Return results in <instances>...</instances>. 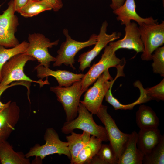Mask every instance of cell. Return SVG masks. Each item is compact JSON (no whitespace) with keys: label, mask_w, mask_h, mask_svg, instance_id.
<instances>
[{"label":"cell","mask_w":164,"mask_h":164,"mask_svg":"<svg viewBox=\"0 0 164 164\" xmlns=\"http://www.w3.org/2000/svg\"><path fill=\"white\" fill-rule=\"evenodd\" d=\"M35 60L36 59L33 57L24 53L16 55L10 59L2 68L0 88L15 81L36 83L39 84L41 87L45 84H49L47 77L44 81L42 79L36 81L32 80L25 74L24 68L26 63L29 61Z\"/></svg>","instance_id":"obj_1"},{"label":"cell","mask_w":164,"mask_h":164,"mask_svg":"<svg viewBox=\"0 0 164 164\" xmlns=\"http://www.w3.org/2000/svg\"><path fill=\"white\" fill-rule=\"evenodd\" d=\"M78 114L77 118L64 123L61 128L63 133L68 134L74 129H79L88 132L102 141H108L105 127L98 125L95 122L93 114L80 102L78 107Z\"/></svg>","instance_id":"obj_2"},{"label":"cell","mask_w":164,"mask_h":164,"mask_svg":"<svg viewBox=\"0 0 164 164\" xmlns=\"http://www.w3.org/2000/svg\"><path fill=\"white\" fill-rule=\"evenodd\" d=\"M50 90L56 94L57 101L63 106L66 121L75 118L78 114L80 97L85 92L82 89L81 80L76 81L67 87H50Z\"/></svg>","instance_id":"obj_3"},{"label":"cell","mask_w":164,"mask_h":164,"mask_svg":"<svg viewBox=\"0 0 164 164\" xmlns=\"http://www.w3.org/2000/svg\"><path fill=\"white\" fill-rule=\"evenodd\" d=\"M44 139L46 141L45 144L42 145L36 144L25 155L26 157L29 158L34 156L42 160L48 155L57 154L60 155H65L70 160L71 155L67 142L61 140L54 128H50L46 129Z\"/></svg>","instance_id":"obj_4"},{"label":"cell","mask_w":164,"mask_h":164,"mask_svg":"<svg viewBox=\"0 0 164 164\" xmlns=\"http://www.w3.org/2000/svg\"><path fill=\"white\" fill-rule=\"evenodd\" d=\"M63 33L66 37V40L61 43L57 50V55L53 66H60L63 64L69 66L74 70L75 68L73 65L75 63V55L82 49L95 45L97 41V35L93 34L88 40L80 42L72 39L67 29H64Z\"/></svg>","instance_id":"obj_5"},{"label":"cell","mask_w":164,"mask_h":164,"mask_svg":"<svg viewBox=\"0 0 164 164\" xmlns=\"http://www.w3.org/2000/svg\"><path fill=\"white\" fill-rule=\"evenodd\" d=\"M115 79H113L108 69L107 70L99 77L93 85L85 91L83 100L80 102L92 114H96L102 104L106 94Z\"/></svg>","instance_id":"obj_6"},{"label":"cell","mask_w":164,"mask_h":164,"mask_svg":"<svg viewBox=\"0 0 164 164\" xmlns=\"http://www.w3.org/2000/svg\"><path fill=\"white\" fill-rule=\"evenodd\" d=\"M107 108V106L102 104L96 114L104 125L109 144L118 160L125 148L130 134L124 133L119 129L108 113Z\"/></svg>","instance_id":"obj_7"},{"label":"cell","mask_w":164,"mask_h":164,"mask_svg":"<svg viewBox=\"0 0 164 164\" xmlns=\"http://www.w3.org/2000/svg\"><path fill=\"white\" fill-rule=\"evenodd\" d=\"M28 38V45L24 53L34 58L40 65L49 68L50 63L55 62L56 58L50 54L48 48L57 46L59 40L50 42L44 35L39 33L29 34Z\"/></svg>","instance_id":"obj_8"},{"label":"cell","mask_w":164,"mask_h":164,"mask_svg":"<svg viewBox=\"0 0 164 164\" xmlns=\"http://www.w3.org/2000/svg\"><path fill=\"white\" fill-rule=\"evenodd\" d=\"M138 27L144 46L141 58L143 60H152L154 51L164 43V21L160 24L143 23Z\"/></svg>","instance_id":"obj_9"},{"label":"cell","mask_w":164,"mask_h":164,"mask_svg":"<svg viewBox=\"0 0 164 164\" xmlns=\"http://www.w3.org/2000/svg\"><path fill=\"white\" fill-rule=\"evenodd\" d=\"M115 51L109 44L104 47L99 61L94 63L81 80L82 89L85 92L104 71L112 67H119L121 60L117 57Z\"/></svg>","instance_id":"obj_10"},{"label":"cell","mask_w":164,"mask_h":164,"mask_svg":"<svg viewBox=\"0 0 164 164\" xmlns=\"http://www.w3.org/2000/svg\"><path fill=\"white\" fill-rule=\"evenodd\" d=\"M108 26L107 21H105L102 24L94 47L79 56L78 61L80 63V71H83L86 68L90 67L91 61L108 43L120 38V35L116 32L108 34L106 33Z\"/></svg>","instance_id":"obj_11"},{"label":"cell","mask_w":164,"mask_h":164,"mask_svg":"<svg viewBox=\"0 0 164 164\" xmlns=\"http://www.w3.org/2000/svg\"><path fill=\"white\" fill-rule=\"evenodd\" d=\"M125 26L124 37L116 41L111 42L109 43V44L115 51L119 49L123 48L133 49L137 53H142L144 46L137 24L131 22Z\"/></svg>","instance_id":"obj_12"},{"label":"cell","mask_w":164,"mask_h":164,"mask_svg":"<svg viewBox=\"0 0 164 164\" xmlns=\"http://www.w3.org/2000/svg\"><path fill=\"white\" fill-rule=\"evenodd\" d=\"M20 110L15 102L0 111V143L6 141L19 118Z\"/></svg>","instance_id":"obj_13"},{"label":"cell","mask_w":164,"mask_h":164,"mask_svg":"<svg viewBox=\"0 0 164 164\" xmlns=\"http://www.w3.org/2000/svg\"><path fill=\"white\" fill-rule=\"evenodd\" d=\"M35 69L36 71L38 78L42 79L49 76H52L57 81L58 86L61 87H68L76 81L81 80L84 75L76 74L66 70H53L39 64Z\"/></svg>","instance_id":"obj_14"},{"label":"cell","mask_w":164,"mask_h":164,"mask_svg":"<svg viewBox=\"0 0 164 164\" xmlns=\"http://www.w3.org/2000/svg\"><path fill=\"white\" fill-rule=\"evenodd\" d=\"M117 16V19L121 22L122 25H125L133 20L139 25L143 23L155 24L158 23L157 19H154L152 17L143 18L137 13L134 0H126L123 4L117 10L113 11Z\"/></svg>","instance_id":"obj_15"},{"label":"cell","mask_w":164,"mask_h":164,"mask_svg":"<svg viewBox=\"0 0 164 164\" xmlns=\"http://www.w3.org/2000/svg\"><path fill=\"white\" fill-rule=\"evenodd\" d=\"M138 133L135 131L130 134L125 148L117 164H142L144 155L137 146Z\"/></svg>","instance_id":"obj_16"},{"label":"cell","mask_w":164,"mask_h":164,"mask_svg":"<svg viewBox=\"0 0 164 164\" xmlns=\"http://www.w3.org/2000/svg\"><path fill=\"white\" fill-rule=\"evenodd\" d=\"M138 134L137 146L144 155L152 150L162 136L158 128L140 129Z\"/></svg>","instance_id":"obj_17"},{"label":"cell","mask_w":164,"mask_h":164,"mask_svg":"<svg viewBox=\"0 0 164 164\" xmlns=\"http://www.w3.org/2000/svg\"><path fill=\"white\" fill-rule=\"evenodd\" d=\"M136 124L140 129L158 128L159 118L156 113L149 106L141 105L136 113Z\"/></svg>","instance_id":"obj_18"},{"label":"cell","mask_w":164,"mask_h":164,"mask_svg":"<svg viewBox=\"0 0 164 164\" xmlns=\"http://www.w3.org/2000/svg\"><path fill=\"white\" fill-rule=\"evenodd\" d=\"M134 85L138 87L140 91V96L135 101L128 104H121L113 96L111 92L112 86L110 87L106 94L104 97L106 101L112 105L115 110H127L132 109L135 106L151 100L147 95L145 89L143 88L141 83L139 81L135 82Z\"/></svg>","instance_id":"obj_19"},{"label":"cell","mask_w":164,"mask_h":164,"mask_svg":"<svg viewBox=\"0 0 164 164\" xmlns=\"http://www.w3.org/2000/svg\"><path fill=\"white\" fill-rule=\"evenodd\" d=\"M2 164H30V160L22 152H16L6 141L0 143Z\"/></svg>","instance_id":"obj_20"},{"label":"cell","mask_w":164,"mask_h":164,"mask_svg":"<svg viewBox=\"0 0 164 164\" xmlns=\"http://www.w3.org/2000/svg\"><path fill=\"white\" fill-rule=\"evenodd\" d=\"M70 134L66 138L71 155L70 164H73L79 152L88 142L91 135L85 131L81 134L76 133L73 132Z\"/></svg>","instance_id":"obj_21"},{"label":"cell","mask_w":164,"mask_h":164,"mask_svg":"<svg viewBox=\"0 0 164 164\" xmlns=\"http://www.w3.org/2000/svg\"><path fill=\"white\" fill-rule=\"evenodd\" d=\"M102 141L92 135L86 145L81 150L73 164H88L90 160L97 153Z\"/></svg>","instance_id":"obj_22"},{"label":"cell","mask_w":164,"mask_h":164,"mask_svg":"<svg viewBox=\"0 0 164 164\" xmlns=\"http://www.w3.org/2000/svg\"><path fill=\"white\" fill-rule=\"evenodd\" d=\"M7 9L0 15V26L11 34L15 35L19 25L18 18L15 14L16 12L13 0L8 4Z\"/></svg>","instance_id":"obj_23"},{"label":"cell","mask_w":164,"mask_h":164,"mask_svg":"<svg viewBox=\"0 0 164 164\" xmlns=\"http://www.w3.org/2000/svg\"><path fill=\"white\" fill-rule=\"evenodd\" d=\"M52 9V5L47 2L39 0H28L18 12L25 17H31Z\"/></svg>","instance_id":"obj_24"},{"label":"cell","mask_w":164,"mask_h":164,"mask_svg":"<svg viewBox=\"0 0 164 164\" xmlns=\"http://www.w3.org/2000/svg\"><path fill=\"white\" fill-rule=\"evenodd\" d=\"M28 45V42L24 41L13 47L7 48L0 46V82L2 79L1 70L4 64L14 56L24 53Z\"/></svg>","instance_id":"obj_25"},{"label":"cell","mask_w":164,"mask_h":164,"mask_svg":"<svg viewBox=\"0 0 164 164\" xmlns=\"http://www.w3.org/2000/svg\"><path fill=\"white\" fill-rule=\"evenodd\" d=\"M144 164H164V136L158 144L148 154L145 155L142 160Z\"/></svg>","instance_id":"obj_26"},{"label":"cell","mask_w":164,"mask_h":164,"mask_svg":"<svg viewBox=\"0 0 164 164\" xmlns=\"http://www.w3.org/2000/svg\"><path fill=\"white\" fill-rule=\"evenodd\" d=\"M152 55V66L154 73L164 77V46L159 47L154 51Z\"/></svg>","instance_id":"obj_27"},{"label":"cell","mask_w":164,"mask_h":164,"mask_svg":"<svg viewBox=\"0 0 164 164\" xmlns=\"http://www.w3.org/2000/svg\"><path fill=\"white\" fill-rule=\"evenodd\" d=\"M105 164H117L118 159L110 144H102L96 154Z\"/></svg>","instance_id":"obj_28"},{"label":"cell","mask_w":164,"mask_h":164,"mask_svg":"<svg viewBox=\"0 0 164 164\" xmlns=\"http://www.w3.org/2000/svg\"><path fill=\"white\" fill-rule=\"evenodd\" d=\"M19 43L15 35L11 34L0 26V46L10 48L14 47Z\"/></svg>","instance_id":"obj_29"},{"label":"cell","mask_w":164,"mask_h":164,"mask_svg":"<svg viewBox=\"0 0 164 164\" xmlns=\"http://www.w3.org/2000/svg\"><path fill=\"white\" fill-rule=\"evenodd\" d=\"M147 95L150 100H164V79L156 85L145 89Z\"/></svg>","instance_id":"obj_30"},{"label":"cell","mask_w":164,"mask_h":164,"mask_svg":"<svg viewBox=\"0 0 164 164\" xmlns=\"http://www.w3.org/2000/svg\"><path fill=\"white\" fill-rule=\"evenodd\" d=\"M27 83L25 81H16L3 88H0V98L2 93L8 88L17 85H22L26 87L27 86ZM11 102V101H9L6 103H3L0 100V111L8 107Z\"/></svg>","instance_id":"obj_31"},{"label":"cell","mask_w":164,"mask_h":164,"mask_svg":"<svg viewBox=\"0 0 164 164\" xmlns=\"http://www.w3.org/2000/svg\"><path fill=\"white\" fill-rule=\"evenodd\" d=\"M47 2L52 6L54 12L59 11L63 6L62 0H39Z\"/></svg>","instance_id":"obj_32"},{"label":"cell","mask_w":164,"mask_h":164,"mask_svg":"<svg viewBox=\"0 0 164 164\" xmlns=\"http://www.w3.org/2000/svg\"><path fill=\"white\" fill-rule=\"evenodd\" d=\"M125 0H111V3L110 6L115 11L121 7L124 3Z\"/></svg>","instance_id":"obj_33"},{"label":"cell","mask_w":164,"mask_h":164,"mask_svg":"<svg viewBox=\"0 0 164 164\" xmlns=\"http://www.w3.org/2000/svg\"><path fill=\"white\" fill-rule=\"evenodd\" d=\"M28 0H13L16 12H18L19 10L27 3Z\"/></svg>","instance_id":"obj_34"},{"label":"cell","mask_w":164,"mask_h":164,"mask_svg":"<svg viewBox=\"0 0 164 164\" xmlns=\"http://www.w3.org/2000/svg\"><path fill=\"white\" fill-rule=\"evenodd\" d=\"M88 164H105V163L96 155L90 160Z\"/></svg>","instance_id":"obj_35"},{"label":"cell","mask_w":164,"mask_h":164,"mask_svg":"<svg viewBox=\"0 0 164 164\" xmlns=\"http://www.w3.org/2000/svg\"><path fill=\"white\" fill-rule=\"evenodd\" d=\"M0 164H1V162L0 160Z\"/></svg>","instance_id":"obj_36"}]
</instances>
